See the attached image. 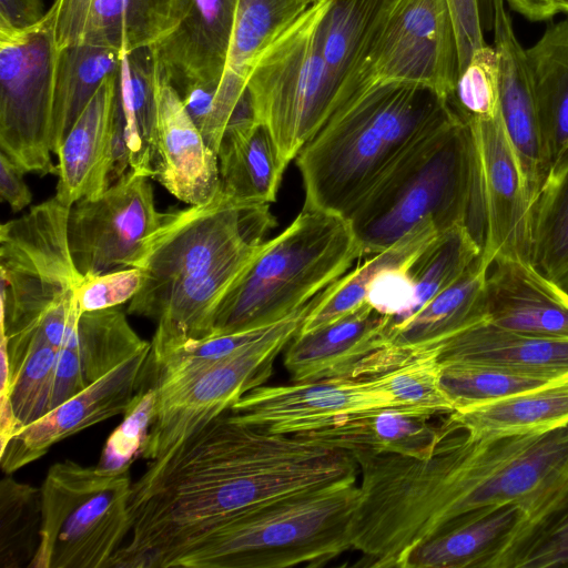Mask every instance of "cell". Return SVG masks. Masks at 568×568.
Wrapping results in <instances>:
<instances>
[{"label": "cell", "instance_id": "1", "mask_svg": "<svg viewBox=\"0 0 568 568\" xmlns=\"http://www.w3.org/2000/svg\"><path fill=\"white\" fill-rule=\"evenodd\" d=\"M358 475L344 450L247 425L226 412L151 460L132 483V536L109 568H162L183 542L223 521Z\"/></svg>", "mask_w": 568, "mask_h": 568}, {"label": "cell", "instance_id": "2", "mask_svg": "<svg viewBox=\"0 0 568 568\" xmlns=\"http://www.w3.org/2000/svg\"><path fill=\"white\" fill-rule=\"evenodd\" d=\"M567 476L568 424L480 438L448 425L425 457L382 456L371 488L385 534L398 549L410 551L500 506H523Z\"/></svg>", "mask_w": 568, "mask_h": 568}, {"label": "cell", "instance_id": "3", "mask_svg": "<svg viewBox=\"0 0 568 568\" xmlns=\"http://www.w3.org/2000/svg\"><path fill=\"white\" fill-rule=\"evenodd\" d=\"M458 120L446 100L420 84L365 90L298 152L303 207L351 220L425 161Z\"/></svg>", "mask_w": 568, "mask_h": 568}, {"label": "cell", "instance_id": "4", "mask_svg": "<svg viewBox=\"0 0 568 568\" xmlns=\"http://www.w3.org/2000/svg\"><path fill=\"white\" fill-rule=\"evenodd\" d=\"M357 478L265 504L173 550L162 568L322 567L352 550Z\"/></svg>", "mask_w": 568, "mask_h": 568}, {"label": "cell", "instance_id": "5", "mask_svg": "<svg viewBox=\"0 0 568 568\" xmlns=\"http://www.w3.org/2000/svg\"><path fill=\"white\" fill-rule=\"evenodd\" d=\"M362 256L349 220L303 207L283 232L263 242L222 297L212 335L283 320L345 275Z\"/></svg>", "mask_w": 568, "mask_h": 568}, {"label": "cell", "instance_id": "6", "mask_svg": "<svg viewBox=\"0 0 568 568\" xmlns=\"http://www.w3.org/2000/svg\"><path fill=\"white\" fill-rule=\"evenodd\" d=\"M70 209L53 196L1 225V335L37 331L61 348L77 333L83 275L69 247Z\"/></svg>", "mask_w": 568, "mask_h": 568}, {"label": "cell", "instance_id": "7", "mask_svg": "<svg viewBox=\"0 0 568 568\" xmlns=\"http://www.w3.org/2000/svg\"><path fill=\"white\" fill-rule=\"evenodd\" d=\"M130 468L53 464L40 487L42 521L28 568H109L132 530Z\"/></svg>", "mask_w": 568, "mask_h": 568}, {"label": "cell", "instance_id": "8", "mask_svg": "<svg viewBox=\"0 0 568 568\" xmlns=\"http://www.w3.org/2000/svg\"><path fill=\"white\" fill-rule=\"evenodd\" d=\"M327 7L320 0L300 17L260 55L246 81L255 116L286 166L338 109L321 49Z\"/></svg>", "mask_w": 568, "mask_h": 568}, {"label": "cell", "instance_id": "9", "mask_svg": "<svg viewBox=\"0 0 568 568\" xmlns=\"http://www.w3.org/2000/svg\"><path fill=\"white\" fill-rule=\"evenodd\" d=\"M268 207L237 203L220 189L203 204L164 213L133 265L146 280L128 313L156 321L184 281L246 243L263 240L274 225Z\"/></svg>", "mask_w": 568, "mask_h": 568}, {"label": "cell", "instance_id": "10", "mask_svg": "<svg viewBox=\"0 0 568 568\" xmlns=\"http://www.w3.org/2000/svg\"><path fill=\"white\" fill-rule=\"evenodd\" d=\"M473 192V146L458 120L409 174L356 214L351 223L364 255L382 252L424 221L442 232L465 224Z\"/></svg>", "mask_w": 568, "mask_h": 568}, {"label": "cell", "instance_id": "11", "mask_svg": "<svg viewBox=\"0 0 568 568\" xmlns=\"http://www.w3.org/2000/svg\"><path fill=\"white\" fill-rule=\"evenodd\" d=\"M318 298L303 305L278 333L211 366L153 386L154 417L140 456L154 460L201 430L272 375L277 355L297 335Z\"/></svg>", "mask_w": 568, "mask_h": 568}, {"label": "cell", "instance_id": "12", "mask_svg": "<svg viewBox=\"0 0 568 568\" xmlns=\"http://www.w3.org/2000/svg\"><path fill=\"white\" fill-rule=\"evenodd\" d=\"M60 48L43 19L0 34V146L26 172L57 173L52 116Z\"/></svg>", "mask_w": 568, "mask_h": 568}, {"label": "cell", "instance_id": "13", "mask_svg": "<svg viewBox=\"0 0 568 568\" xmlns=\"http://www.w3.org/2000/svg\"><path fill=\"white\" fill-rule=\"evenodd\" d=\"M473 146V192L467 227L487 265L529 261L532 201L500 111L465 122Z\"/></svg>", "mask_w": 568, "mask_h": 568}, {"label": "cell", "instance_id": "14", "mask_svg": "<svg viewBox=\"0 0 568 568\" xmlns=\"http://www.w3.org/2000/svg\"><path fill=\"white\" fill-rule=\"evenodd\" d=\"M458 73L457 41L447 1L392 0L354 97L375 85L404 82L429 88L449 102Z\"/></svg>", "mask_w": 568, "mask_h": 568}, {"label": "cell", "instance_id": "15", "mask_svg": "<svg viewBox=\"0 0 568 568\" xmlns=\"http://www.w3.org/2000/svg\"><path fill=\"white\" fill-rule=\"evenodd\" d=\"M150 179L129 169L101 194L71 206L69 247L82 275L134 265L164 215L156 210Z\"/></svg>", "mask_w": 568, "mask_h": 568}, {"label": "cell", "instance_id": "16", "mask_svg": "<svg viewBox=\"0 0 568 568\" xmlns=\"http://www.w3.org/2000/svg\"><path fill=\"white\" fill-rule=\"evenodd\" d=\"M150 355L151 345L16 432L1 448L2 470L9 475L41 458L54 444L115 415H124L150 377Z\"/></svg>", "mask_w": 568, "mask_h": 568}, {"label": "cell", "instance_id": "17", "mask_svg": "<svg viewBox=\"0 0 568 568\" xmlns=\"http://www.w3.org/2000/svg\"><path fill=\"white\" fill-rule=\"evenodd\" d=\"M237 0H171L162 32L150 45L161 75L180 97L220 84Z\"/></svg>", "mask_w": 568, "mask_h": 568}, {"label": "cell", "instance_id": "18", "mask_svg": "<svg viewBox=\"0 0 568 568\" xmlns=\"http://www.w3.org/2000/svg\"><path fill=\"white\" fill-rule=\"evenodd\" d=\"M388 407L397 406L369 377H338L262 385L239 399L229 414L247 425L294 435L336 416Z\"/></svg>", "mask_w": 568, "mask_h": 568}, {"label": "cell", "instance_id": "19", "mask_svg": "<svg viewBox=\"0 0 568 568\" xmlns=\"http://www.w3.org/2000/svg\"><path fill=\"white\" fill-rule=\"evenodd\" d=\"M479 255L465 273L413 316L388 325L384 345L369 355L356 377H369L438 347L448 338L487 321L488 268Z\"/></svg>", "mask_w": 568, "mask_h": 568}, {"label": "cell", "instance_id": "20", "mask_svg": "<svg viewBox=\"0 0 568 568\" xmlns=\"http://www.w3.org/2000/svg\"><path fill=\"white\" fill-rule=\"evenodd\" d=\"M493 32L499 65L501 119L534 205L551 163L541 136L526 49L516 36L505 0H495Z\"/></svg>", "mask_w": 568, "mask_h": 568}, {"label": "cell", "instance_id": "21", "mask_svg": "<svg viewBox=\"0 0 568 568\" xmlns=\"http://www.w3.org/2000/svg\"><path fill=\"white\" fill-rule=\"evenodd\" d=\"M120 74L104 81L55 153L54 196L67 206L99 195L114 183Z\"/></svg>", "mask_w": 568, "mask_h": 568}, {"label": "cell", "instance_id": "22", "mask_svg": "<svg viewBox=\"0 0 568 568\" xmlns=\"http://www.w3.org/2000/svg\"><path fill=\"white\" fill-rule=\"evenodd\" d=\"M152 179L189 205L203 204L220 190L217 154L205 142L179 92L162 75Z\"/></svg>", "mask_w": 568, "mask_h": 568}, {"label": "cell", "instance_id": "23", "mask_svg": "<svg viewBox=\"0 0 568 568\" xmlns=\"http://www.w3.org/2000/svg\"><path fill=\"white\" fill-rule=\"evenodd\" d=\"M171 0H53L44 19L59 48L89 44L122 54L151 45Z\"/></svg>", "mask_w": 568, "mask_h": 568}, {"label": "cell", "instance_id": "24", "mask_svg": "<svg viewBox=\"0 0 568 568\" xmlns=\"http://www.w3.org/2000/svg\"><path fill=\"white\" fill-rule=\"evenodd\" d=\"M487 276V322L518 334L568 341V292L530 262L497 258Z\"/></svg>", "mask_w": 568, "mask_h": 568}, {"label": "cell", "instance_id": "25", "mask_svg": "<svg viewBox=\"0 0 568 568\" xmlns=\"http://www.w3.org/2000/svg\"><path fill=\"white\" fill-rule=\"evenodd\" d=\"M430 417L405 408H375L333 417L294 436L353 458L389 453L425 457L448 432L445 420L436 426Z\"/></svg>", "mask_w": 568, "mask_h": 568}, {"label": "cell", "instance_id": "26", "mask_svg": "<svg viewBox=\"0 0 568 568\" xmlns=\"http://www.w3.org/2000/svg\"><path fill=\"white\" fill-rule=\"evenodd\" d=\"M389 316L365 303L356 312L287 345L284 366L294 382L354 378L364 361L384 345Z\"/></svg>", "mask_w": 568, "mask_h": 568}, {"label": "cell", "instance_id": "27", "mask_svg": "<svg viewBox=\"0 0 568 568\" xmlns=\"http://www.w3.org/2000/svg\"><path fill=\"white\" fill-rule=\"evenodd\" d=\"M264 240L252 241L179 285L165 302L151 342V361L212 335L215 310L250 265Z\"/></svg>", "mask_w": 568, "mask_h": 568}, {"label": "cell", "instance_id": "28", "mask_svg": "<svg viewBox=\"0 0 568 568\" xmlns=\"http://www.w3.org/2000/svg\"><path fill=\"white\" fill-rule=\"evenodd\" d=\"M220 189L255 206L275 202L286 169L268 129L257 119L230 124L217 150Z\"/></svg>", "mask_w": 568, "mask_h": 568}, {"label": "cell", "instance_id": "29", "mask_svg": "<svg viewBox=\"0 0 568 568\" xmlns=\"http://www.w3.org/2000/svg\"><path fill=\"white\" fill-rule=\"evenodd\" d=\"M437 358L440 363H476L565 376L568 341L518 334L486 321L444 342Z\"/></svg>", "mask_w": 568, "mask_h": 568}, {"label": "cell", "instance_id": "30", "mask_svg": "<svg viewBox=\"0 0 568 568\" xmlns=\"http://www.w3.org/2000/svg\"><path fill=\"white\" fill-rule=\"evenodd\" d=\"M390 2L328 0L321 24V49L337 90L338 109L356 93L359 72Z\"/></svg>", "mask_w": 568, "mask_h": 568}, {"label": "cell", "instance_id": "31", "mask_svg": "<svg viewBox=\"0 0 568 568\" xmlns=\"http://www.w3.org/2000/svg\"><path fill=\"white\" fill-rule=\"evenodd\" d=\"M521 507L488 568H568V476Z\"/></svg>", "mask_w": 568, "mask_h": 568}, {"label": "cell", "instance_id": "32", "mask_svg": "<svg viewBox=\"0 0 568 568\" xmlns=\"http://www.w3.org/2000/svg\"><path fill=\"white\" fill-rule=\"evenodd\" d=\"M446 422L475 438L562 427L568 424V376L546 386L454 410Z\"/></svg>", "mask_w": 568, "mask_h": 568}, {"label": "cell", "instance_id": "33", "mask_svg": "<svg viewBox=\"0 0 568 568\" xmlns=\"http://www.w3.org/2000/svg\"><path fill=\"white\" fill-rule=\"evenodd\" d=\"M524 514L519 504L448 528L416 546L403 568H488Z\"/></svg>", "mask_w": 568, "mask_h": 568}, {"label": "cell", "instance_id": "34", "mask_svg": "<svg viewBox=\"0 0 568 568\" xmlns=\"http://www.w3.org/2000/svg\"><path fill=\"white\" fill-rule=\"evenodd\" d=\"M544 145L552 164L568 148V19L526 49Z\"/></svg>", "mask_w": 568, "mask_h": 568}, {"label": "cell", "instance_id": "35", "mask_svg": "<svg viewBox=\"0 0 568 568\" xmlns=\"http://www.w3.org/2000/svg\"><path fill=\"white\" fill-rule=\"evenodd\" d=\"M160 70L150 45L123 54L120 106L129 169L152 179Z\"/></svg>", "mask_w": 568, "mask_h": 568}, {"label": "cell", "instance_id": "36", "mask_svg": "<svg viewBox=\"0 0 568 568\" xmlns=\"http://www.w3.org/2000/svg\"><path fill=\"white\" fill-rule=\"evenodd\" d=\"M320 0H237L226 67L220 88L236 94L246 89L260 55Z\"/></svg>", "mask_w": 568, "mask_h": 568}, {"label": "cell", "instance_id": "37", "mask_svg": "<svg viewBox=\"0 0 568 568\" xmlns=\"http://www.w3.org/2000/svg\"><path fill=\"white\" fill-rule=\"evenodd\" d=\"M122 57L120 51L106 47L78 44L60 48L52 116L54 154L104 81L121 72Z\"/></svg>", "mask_w": 568, "mask_h": 568}, {"label": "cell", "instance_id": "38", "mask_svg": "<svg viewBox=\"0 0 568 568\" xmlns=\"http://www.w3.org/2000/svg\"><path fill=\"white\" fill-rule=\"evenodd\" d=\"M439 232L433 221H424L393 245L347 272L321 292L297 334L311 333L356 312L366 303L367 287L376 272L388 264L412 261Z\"/></svg>", "mask_w": 568, "mask_h": 568}, {"label": "cell", "instance_id": "39", "mask_svg": "<svg viewBox=\"0 0 568 568\" xmlns=\"http://www.w3.org/2000/svg\"><path fill=\"white\" fill-rule=\"evenodd\" d=\"M530 263L568 292V148L532 205Z\"/></svg>", "mask_w": 568, "mask_h": 568}, {"label": "cell", "instance_id": "40", "mask_svg": "<svg viewBox=\"0 0 568 568\" xmlns=\"http://www.w3.org/2000/svg\"><path fill=\"white\" fill-rule=\"evenodd\" d=\"M1 341L10 366L8 396L19 430L48 412L59 348L34 332L1 335Z\"/></svg>", "mask_w": 568, "mask_h": 568}, {"label": "cell", "instance_id": "41", "mask_svg": "<svg viewBox=\"0 0 568 568\" xmlns=\"http://www.w3.org/2000/svg\"><path fill=\"white\" fill-rule=\"evenodd\" d=\"M481 247L465 224H456L428 243L408 267L414 283L413 302L394 325L406 321L440 292L453 285L480 255Z\"/></svg>", "mask_w": 568, "mask_h": 568}, {"label": "cell", "instance_id": "42", "mask_svg": "<svg viewBox=\"0 0 568 568\" xmlns=\"http://www.w3.org/2000/svg\"><path fill=\"white\" fill-rule=\"evenodd\" d=\"M565 376L486 364L439 362V383L454 410L546 386Z\"/></svg>", "mask_w": 568, "mask_h": 568}, {"label": "cell", "instance_id": "43", "mask_svg": "<svg viewBox=\"0 0 568 568\" xmlns=\"http://www.w3.org/2000/svg\"><path fill=\"white\" fill-rule=\"evenodd\" d=\"M131 327L125 314L116 308L87 312L80 316L74 346L88 384L118 364L150 346Z\"/></svg>", "mask_w": 568, "mask_h": 568}, {"label": "cell", "instance_id": "44", "mask_svg": "<svg viewBox=\"0 0 568 568\" xmlns=\"http://www.w3.org/2000/svg\"><path fill=\"white\" fill-rule=\"evenodd\" d=\"M41 489L11 476L0 483V567L20 568L32 561L40 540Z\"/></svg>", "mask_w": 568, "mask_h": 568}, {"label": "cell", "instance_id": "45", "mask_svg": "<svg viewBox=\"0 0 568 568\" xmlns=\"http://www.w3.org/2000/svg\"><path fill=\"white\" fill-rule=\"evenodd\" d=\"M438 349L369 376L399 408L423 415L450 414L454 406L439 383Z\"/></svg>", "mask_w": 568, "mask_h": 568}, {"label": "cell", "instance_id": "46", "mask_svg": "<svg viewBox=\"0 0 568 568\" xmlns=\"http://www.w3.org/2000/svg\"><path fill=\"white\" fill-rule=\"evenodd\" d=\"M448 103L464 123L500 111L499 65L494 45L485 44L474 51L457 77Z\"/></svg>", "mask_w": 568, "mask_h": 568}, {"label": "cell", "instance_id": "47", "mask_svg": "<svg viewBox=\"0 0 568 568\" xmlns=\"http://www.w3.org/2000/svg\"><path fill=\"white\" fill-rule=\"evenodd\" d=\"M155 389L144 385L124 413L123 422L108 438L98 467L104 470L130 468L140 456L155 410Z\"/></svg>", "mask_w": 568, "mask_h": 568}, {"label": "cell", "instance_id": "48", "mask_svg": "<svg viewBox=\"0 0 568 568\" xmlns=\"http://www.w3.org/2000/svg\"><path fill=\"white\" fill-rule=\"evenodd\" d=\"M145 280L144 271L134 266L99 275H83L77 288L80 314L130 302L143 287Z\"/></svg>", "mask_w": 568, "mask_h": 568}, {"label": "cell", "instance_id": "49", "mask_svg": "<svg viewBox=\"0 0 568 568\" xmlns=\"http://www.w3.org/2000/svg\"><path fill=\"white\" fill-rule=\"evenodd\" d=\"M412 262L382 267L368 284L366 303L378 313L389 316L388 323L400 320L412 305L414 283L408 272Z\"/></svg>", "mask_w": 568, "mask_h": 568}, {"label": "cell", "instance_id": "50", "mask_svg": "<svg viewBox=\"0 0 568 568\" xmlns=\"http://www.w3.org/2000/svg\"><path fill=\"white\" fill-rule=\"evenodd\" d=\"M446 1L456 34L460 72L474 51L487 44L484 36L487 31H493L494 28L495 0Z\"/></svg>", "mask_w": 568, "mask_h": 568}, {"label": "cell", "instance_id": "51", "mask_svg": "<svg viewBox=\"0 0 568 568\" xmlns=\"http://www.w3.org/2000/svg\"><path fill=\"white\" fill-rule=\"evenodd\" d=\"M44 14L41 0H0V34L31 29Z\"/></svg>", "mask_w": 568, "mask_h": 568}, {"label": "cell", "instance_id": "52", "mask_svg": "<svg viewBox=\"0 0 568 568\" xmlns=\"http://www.w3.org/2000/svg\"><path fill=\"white\" fill-rule=\"evenodd\" d=\"M26 171L0 152V196L12 211H21L32 201V193L26 183Z\"/></svg>", "mask_w": 568, "mask_h": 568}, {"label": "cell", "instance_id": "53", "mask_svg": "<svg viewBox=\"0 0 568 568\" xmlns=\"http://www.w3.org/2000/svg\"><path fill=\"white\" fill-rule=\"evenodd\" d=\"M508 6L531 21H544L560 12L557 0H505Z\"/></svg>", "mask_w": 568, "mask_h": 568}, {"label": "cell", "instance_id": "54", "mask_svg": "<svg viewBox=\"0 0 568 568\" xmlns=\"http://www.w3.org/2000/svg\"><path fill=\"white\" fill-rule=\"evenodd\" d=\"M560 12H567L568 13V0H557Z\"/></svg>", "mask_w": 568, "mask_h": 568}]
</instances>
